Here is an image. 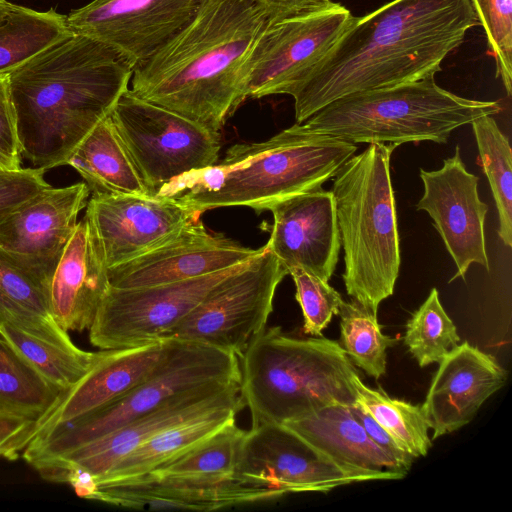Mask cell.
Instances as JSON below:
<instances>
[{
    "instance_id": "ee69618b",
    "label": "cell",
    "mask_w": 512,
    "mask_h": 512,
    "mask_svg": "<svg viewBox=\"0 0 512 512\" xmlns=\"http://www.w3.org/2000/svg\"><path fill=\"white\" fill-rule=\"evenodd\" d=\"M11 4L7 0H0V18L9 10Z\"/></svg>"
},
{
    "instance_id": "b9f144b4",
    "label": "cell",
    "mask_w": 512,
    "mask_h": 512,
    "mask_svg": "<svg viewBox=\"0 0 512 512\" xmlns=\"http://www.w3.org/2000/svg\"><path fill=\"white\" fill-rule=\"evenodd\" d=\"M350 410L364 427L370 438L378 446L411 468L415 458L403 449L400 444L358 402L351 405Z\"/></svg>"
},
{
    "instance_id": "4316f807",
    "label": "cell",
    "mask_w": 512,
    "mask_h": 512,
    "mask_svg": "<svg viewBox=\"0 0 512 512\" xmlns=\"http://www.w3.org/2000/svg\"><path fill=\"white\" fill-rule=\"evenodd\" d=\"M93 194L149 195L110 114L78 145L67 161Z\"/></svg>"
},
{
    "instance_id": "cb8c5ba5",
    "label": "cell",
    "mask_w": 512,
    "mask_h": 512,
    "mask_svg": "<svg viewBox=\"0 0 512 512\" xmlns=\"http://www.w3.org/2000/svg\"><path fill=\"white\" fill-rule=\"evenodd\" d=\"M109 286L108 267L95 234L83 217L48 288L53 319L68 333L89 330Z\"/></svg>"
},
{
    "instance_id": "ffe728a7",
    "label": "cell",
    "mask_w": 512,
    "mask_h": 512,
    "mask_svg": "<svg viewBox=\"0 0 512 512\" xmlns=\"http://www.w3.org/2000/svg\"><path fill=\"white\" fill-rule=\"evenodd\" d=\"M284 496L278 490L230 476H160L147 473L97 485L87 499L130 509L214 511Z\"/></svg>"
},
{
    "instance_id": "6da1fadb",
    "label": "cell",
    "mask_w": 512,
    "mask_h": 512,
    "mask_svg": "<svg viewBox=\"0 0 512 512\" xmlns=\"http://www.w3.org/2000/svg\"><path fill=\"white\" fill-rule=\"evenodd\" d=\"M478 24L470 0H391L356 17L289 93L296 123L351 94L434 78Z\"/></svg>"
},
{
    "instance_id": "60d3db41",
    "label": "cell",
    "mask_w": 512,
    "mask_h": 512,
    "mask_svg": "<svg viewBox=\"0 0 512 512\" xmlns=\"http://www.w3.org/2000/svg\"><path fill=\"white\" fill-rule=\"evenodd\" d=\"M37 420L0 411V458L15 460L36 436Z\"/></svg>"
},
{
    "instance_id": "8fae6325",
    "label": "cell",
    "mask_w": 512,
    "mask_h": 512,
    "mask_svg": "<svg viewBox=\"0 0 512 512\" xmlns=\"http://www.w3.org/2000/svg\"><path fill=\"white\" fill-rule=\"evenodd\" d=\"M288 270L263 250L217 283L165 338L198 342L240 357L266 327L276 289Z\"/></svg>"
},
{
    "instance_id": "4fadbf2b",
    "label": "cell",
    "mask_w": 512,
    "mask_h": 512,
    "mask_svg": "<svg viewBox=\"0 0 512 512\" xmlns=\"http://www.w3.org/2000/svg\"><path fill=\"white\" fill-rule=\"evenodd\" d=\"M243 263L180 282L138 288L109 286L89 329L90 343L110 350L164 339L217 283Z\"/></svg>"
},
{
    "instance_id": "1f68e13d",
    "label": "cell",
    "mask_w": 512,
    "mask_h": 512,
    "mask_svg": "<svg viewBox=\"0 0 512 512\" xmlns=\"http://www.w3.org/2000/svg\"><path fill=\"white\" fill-rule=\"evenodd\" d=\"M480 166L491 187L499 217L497 233L512 245V153L508 138L492 116H482L472 123Z\"/></svg>"
},
{
    "instance_id": "e575fe53",
    "label": "cell",
    "mask_w": 512,
    "mask_h": 512,
    "mask_svg": "<svg viewBox=\"0 0 512 512\" xmlns=\"http://www.w3.org/2000/svg\"><path fill=\"white\" fill-rule=\"evenodd\" d=\"M246 430L235 420L153 471L166 476H230L234 474L240 446Z\"/></svg>"
},
{
    "instance_id": "9c48e42d",
    "label": "cell",
    "mask_w": 512,
    "mask_h": 512,
    "mask_svg": "<svg viewBox=\"0 0 512 512\" xmlns=\"http://www.w3.org/2000/svg\"><path fill=\"white\" fill-rule=\"evenodd\" d=\"M110 118L149 195L219 160L220 132L139 98L129 88Z\"/></svg>"
},
{
    "instance_id": "8992f818",
    "label": "cell",
    "mask_w": 512,
    "mask_h": 512,
    "mask_svg": "<svg viewBox=\"0 0 512 512\" xmlns=\"http://www.w3.org/2000/svg\"><path fill=\"white\" fill-rule=\"evenodd\" d=\"M397 146L373 143L333 177L347 294L373 314L393 295L401 263L390 159Z\"/></svg>"
},
{
    "instance_id": "ac0fdd59",
    "label": "cell",
    "mask_w": 512,
    "mask_h": 512,
    "mask_svg": "<svg viewBox=\"0 0 512 512\" xmlns=\"http://www.w3.org/2000/svg\"><path fill=\"white\" fill-rule=\"evenodd\" d=\"M424 193L416 205L426 211L452 257L457 272L450 280L464 278L471 264L489 270L484 222L487 205L478 194V177L467 171L459 146L438 170L420 169Z\"/></svg>"
},
{
    "instance_id": "f1b7e54d",
    "label": "cell",
    "mask_w": 512,
    "mask_h": 512,
    "mask_svg": "<svg viewBox=\"0 0 512 512\" xmlns=\"http://www.w3.org/2000/svg\"><path fill=\"white\" fill-rule=\"evenodd\" d=\"M71 33L66 16L53 8L40 12L11 4L0 18V74H8Z\"/></svg>"
},
{
    "instance_id": "ab89813d",
    "label": "cell",
    "mask_w": 512,
    "mask_h": 512,
    "mask_svg": "<svg viewBox=\"0 0 512 512\" xmlns=\"http://www.w3.org/2000/svg\"><path fill=\"white\" fill-rule=\"evenodd\" d=\"M21 162V146L8 74H0V164L5 170H18L22 167Z\"/></svg>"
},
{
    "instance_id": "74e56055",
    "label": "cell",
    "mask_w": 512,
    "mask_h": 512,
    "mask_svg": "<svg viewBox=\"0 0 512 512\" xmlns=\"http://www.w3.org/2000/svg\"><path fill=\"white\" fill-rule=\"evenodd\" d=\"M288 274L296 287L295 298L302 310L304 332L322 336L333 315L339 313L341 295L327 281L301 267L291 268Z\"/></svg>"
},
{
    "instance_id": "7c38bea8",
    "label": "cell",
    "mask_w": 512,
    "mask_h": 512,
    "mask_svg": "<svg viewBox=\"0 0 512 512\" xmlns=\"http://www.w3.org/2000/svg\"><path fill=\"white\" fill-rule=\"evenodd\" d=\"M239 391L240 382H216L187 391L94 441L29 464L43 479L67 483L79 497L86 499L94 481L128 453L183 420L213 408L241 402Z\"/></svg>"
},
{
    "instance_id": "3957f363",
    "label": "cell",
    "mask_w": 512,
    "mask_h": 512,
    "mask_svg": "<svg viewBox=\"0 0 512 512\" xmlns=\"http://www.w3.org/2000/svg\"><path fill=\"white\" fill-rule=\"evenodd\" d=\"M269 18L256 0H200L189 22L134 66L131 92L220 132L245 101L243 66Z\"/></svg>"
},
{
    "instance_id": "f546056e",
    "label": "cell",
    "mask_w": 512,
    "mask_h": 512,
    "mask_svg": "<svg viewBox=\"0 0 512 512\" xmlns=\"http://www.w3.org/2000/svg\"><path fill=\"white\" fill-rule=\"evenodd\" d=\"M61 392L0 336V411L42 420Z\"/></svg>"
},
{
    "instance_id": "44dd1931",
    "label": "cell",
    "mask_w": 512,
    "mask_h": 512,
    "mask_svg": "<svg viewBox=\"0 0 512 512\" xmlns=\"http://www.w3.org/2000/svg\"><path fill=\"white\" fill-rule=\"evenodd\" d=\"M271 235L265 246L289 271L301 267L329 282L341 240L331 191L304 192L271 206Z\"/></svg>"
},
{
    "instance_id": "d6a6232c",
    "label": "cell",
    "mask_w": 512,
    "mask_h": 512,
    "mask_svg": "<svg viewBox=\"0 0 512 512\" xmlns=\"http://www.w3.org/2000/svg\"><path fill=\"white\" fill-rule=\"evenodd\" d=\"M357 402L405 449L411 456H426L432 446L430 429L420 405L391 398L384 390L372 389L362 382L360 375L353 379Z\"/></svg>"
},
{
    "instance_id": "52a82bcc",
    "label": "cell",
    "mask_w": 512,
    "mask_h": 512,
    "mask_svg": "<svg viewBox=\"0 0 512 512\" xmlns=\"http://www.w3.org/2000/svg\"><path fill=\"white\" fill-rule=\"evenodd\" d=\"M501 109L498 101L461 97L440 87L434 78H427L345 96L303 124L316 133L354 144H441L455 129L479 117L498 114Z\"/></svg>"
},
{
    "instance_id": "d4e9b609",
    "label": "cell",
    "mask_w": 512,
    "mask_h": 512,
    "mask_svg": "<svg viewBox=\"0 0 512 512\" xmlns=\"http://www.w3.org/2000/svg\"><path fill=\"white\" fill-rule=\"evenodd\" d=\"M282 424L342 467L368 474L374 480H399L410 470L370 438L350 406L329 405Z\"/></svg>"
},
{
    "instance_id": "5bb4252c",
    "label": "cell",
    "mask_w": 512,
    "mask_h": 512,
    "mask_svg": "<svg viewBox=\"0 0 512 512\" xmlns=\"http://www.w3.org/2000/svg\"><path fill=\"white\" fill-rule=\"evenodd\" d=\"M89 197L84 182L50 185L0 222V254L46 295Z\"/></svg>"
},
{
    "instance_id": "30bf717a",
    "label": "cell",
    "mask_w": 512,
    "mask_h": 512,
    "mask_svg": "<svg viewBox=\"0 0 512 512\" xmlns=\"http://www.w3.org/2000/svg\"><path fill=\"white\" fill-rule=\"evenodd\" d=\"M355 18L333 1L269 18L243 66L244 99L289 95Z\"/></svg>"
},
{
    "instance_id": "e0dca14e",
    "label": "cell",
    "mask_w": 512,
    "mask_h": 512,
    "mask_svg": "<svg viewBox=\"0 0 512 512\" xmlns=\"http://www.w3.org/2000/svg\"><path fill=\"white\" fill-rule=\"evenodd\" d=\"M199 216L174 198L137 194L90 195L84 215L108 269L158 247Z\"/></svg>"
},
{
    "instance_id": "7bdbcfd3",
    "label": "cell",
    "mask_w": 512,
    "mask_h": 512,
    "mask_svg": "<svg viewBox=\"0 0 512 512\" xmlns=\"http://www.w3.org/2000/svg\"><path fill=\"white\" fill-rule=\"evenodd\" d=\"M269 12L270 17L290 15L331 0H256Z\"/></svg>"
},
{
    "instance_id": "484cf974",
    "label": "cell",
    "mask_w": 512,
    "mask_h": 512,
    "mask_svg": "<svg viewBox=\"0 0 512 512\" xmlns=\"http://www.w3.org/2000/svg\"><path fill=\"white\" fill-rule=\"evenodd\" d=\"M242 407V403L239 402L213 408L160 431L96 479L86 499L97 485L111 484L147 474L183 454L235 420Z\"/></svg>"
},
{
    "instance_id": "7a4b0ae2",
    "label": "cell",
    "mask_w": 512,
    "mask_h": 512,
    "mask_svg": "<svg viewBox=\"0 0 512 512\" xmlns=\"http://www.w3.org/2000/svg\"><path fill=\"white\" fill-rule=\"evenodd\" d=\"M133 64L71 33L8 73L22 158L44 171L67 165L128 89Z\"/></svg>"
},
{
    "instance_id": "f35d334b",
    "label": "cell",
    "mask_w": 512,
    "mask_h": 512,
    "mask_svg": "<svg viewBox=\"0 0 512 512\" xmlns=\"http://www.w3.org/2000/svg\"><path fill=\"white\" fill-rule=\"evenodd\" d=\"M44 170L21 167L0 171V222L24 202L50 186Z\"/></svg>"
},
{
    "instance_id": "277c9868",
    "label": "cell",
    "mask_w": 512,
    "mask_h": 512,
    "mask_svg": "<svg viewBox=\"0 0 512 512\" xmlns=\"http://www.w3.org/2000/svg\"><path fill=\"white\" fill-rule=\"evenodd\" d=\"M356 151L354 143L295 123L266 141L233 145L214 165L173 179L157 195L174 198L197 215L231 206L259 213L322 188Z\"/></svg>"
},
{
    "instance_id": "5b68a950",
    "label": "cell",
    "mask_w": 512,
    "mask_h": 512,
    "mask_svg": "<svg viewBox=\"0 0 512 512\" xmlns=\"http://www.w3.org/2000/svg\"><path fill=\"white\" fill-rule=\"evenodd\" d=\"M240 399L251 426L295 420L333 404L357 402L358 370L341 345L324 337L296 338L262 329L239 357Z\"/></svg>"
},
{
    "instance_id": "d590c367",
    "label": "cell",
    "mask_w": 512,
    "mask_h": 512,
    "mask_svg": "<svg viewBox=\"0 0 512 512\" xmlns=\"http://www.w3.org/2000/svg\"><path fill=\"white\" fill-rule=\"evenodd\" d=\"M460 342L457 328L444 310L436 288L407 323L404 343L420 367L439 363Z\"/></svg>"
},
{
    "instance_id": "83f0119b",
    "label": "cell",
    "mask_w": 512,
    "mask_h": 512,
    "mask_svg": "<svg viewBox=\"0 0 512 512\" xmlns=\"http://www.w3.org/2000/svg\"><path fill=\"white\" fill-rule=\"evenodd\" d=\"M4 323L59 347L78 348L53 319L46 293L0 254V325Z\"/></svg>"
},
{
    "instance_id": "7402d4cb",
    "label": "cell",
    "mask_w": 512,
    "mask_h": 512,
    "mask_svg": "<svg viewBox=\"0 0 512 512\" xmlns=\"http://www.w3.org/2000/svg\"><path fill=\"white\" fill-rule=\"evenodd\" d=\"M506 379L507 372L492 355L467 341L451 349L439 362L421 406L432 440L467 425Z\"/></svg>"
},
{
    "instance_id": "4dcf8cb0",
    "label": "cell",
    "mask_w": 512,
    "mask_h": 512,
    "mask_svg": "<svg viewBox=\"0 0 512 512\" xmlns=\"http://www.w3.org/2000/svg\"><path fill=\"white\" fill-rule=\"evenodd\" d=\"M0 336L61 393L76 384L102 354V350L65 349L7 323L0 325Z\"/></svg>"
},
{
    "instance_id": "836d02e7",
    "label": "cell",
    "mask_w": 512,
    "mask_h": 512,
    "mask_svg": "<svg viewBox=\"0 0 512 512\" xmlns=\"http://www.w3.org/2000/svg\"><path fill=\"white\" fill-rule=\"evenodd\" d=\"M340 345L351 362L378 379L386 372L387 349L396 339L384 335L377 315L352 299L340 306Z\"/></svg>"
},
{
    "instance_id": "d6986e66",
    "label": "cell",
    "mask_w": 512,
    "mask_h": 512,
    "mask_svg": "<svg viewBox=\"0 0 512 512\" xmlns=\"http://www.w3.org/2000/svg\"><path fill=\"white\" fill-rule=\"evenodd\" d=\"M262 250L210 233L197 218L158 247L109 268V283L116 288H138L190 280L237 266Z\"/></svg>"
},
{
    "instance_id": "9a60e30c",
    "label": "cell",
    "mask_w": 512,
    "mask_h": 512,
    "mask_svg": "<svg viewBox=\"0 0 512 512\" xmlns=\"http://www.w3.org/2000/svg\"><path fill=\"white\" fill-rule=\"evenodd\" d=\"M234 476L256 485L295 492H329L339 486L375 481L342 467L283 424L264 423L245 432Z\"/></svg>"
},
{
    "instance_id": "603a6c76",
    "label": "cell",
    "mask_w": 512,
    "mask_h": 512,
    "mask_svg": "<svg viewBox=\"0 0 512 512\" xmlns=\"http://www.w3.org/2000/svg\"><path fill=\"white\" fill-rule=\"evenodd\" d=\"M167 345L164 338L136 347L102 350L92 368L62 392L53 409L37 423L35 438L120 399L151 373Z\"/></svg>"
},
{
    "instance_id": "f6af8a7d",
    "label": "cell",
    "mask_w": 512,
    "mask_h": 512,
    "mask_svg": "<svg viewBox=\"0 0 512 512\" xmlns=\"http://www.w3.org/2000/svg\"><path fill=\"white\" fill-rule=\"evenodd\" d=\"M2 170H5V169H4V168L1 166V164H0V171H2Z\"/></svg>"
},
{
    "instance_id": "8d00e7d4",
    "label": "cell",
    "mask_w": 512,
    "mask_h": 512,
    "mask_svg": "<svg viewBox=\"0 0 512 512\" xmlns=\"http://www.w3.org/2000/svg\"><path fill=\"white\" fill-rule=\"evenodd\" d=\"M488 47L494 56L497 77L508 96L512 93V0H470Z\"/></svg>"
},
{
    "instance_id": "2e32d148",
    "label": "cell",
    "mask_w": 512,
    "mask_h": 512,
    "mask_svg": "<svg viewBox=\"0 0 512 512\" xmlns=\"http://www.w3.org/2000/svg\"><path fill=\"white\" fill-rule=\"evenodd\" d=\"M200 0H93L66 16L72 33L97 40L142 62L194 15Z\"/></svg>"
},
{
    "instance_id": "ba28073f",
    "label": "cell",
    "mask_w": 512,
    "mask_h": 512,
    "mask_svg": "<svg viewBox=\"0 0 512 512\" xmlns=\"http://www.w3.org/2000/svg\"><path fill=\"white\" fill-rule=\"evenodd\" d=\"M167 349L151 373L112 404L33 439L28 462L56 457L94 441L149 413L170 398L216 382H240L233 353L198 342L167 338Z\"/></svg>"
}]
</instances>
